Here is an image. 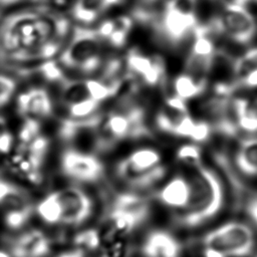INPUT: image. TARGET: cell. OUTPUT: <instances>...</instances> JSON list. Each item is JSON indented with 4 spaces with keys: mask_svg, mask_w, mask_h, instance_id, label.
Wrapping results in <instances>:
<instances>
[{
    "mask_svg": "<svg viewBox=\"0 0 257 257\" xmlns=\"http://www.w3.org/2000/svg\"><path fill=\"white\" fill-rule=\"evenodd\" d=\"M68 36V20L56 12L14 11L0 21V60L13 65L43 63L60 53Z\"/></svg>",
    "mask_w": 257,
    "mask_h": 257,
    "instance_id": "1",
    "label": "cell"
},
{
    "mask_svg": "<svg viewBox=\"0 0 257 257\" xmlns=\"http://www.w3.org/2000/svg\"><path fill=\"white\" fill-rule=\"evenodd\" d=\"M191 187L187 206L176 219L183 227H196L213 218L223 205V188L218 176L202 164L192 167L188 177Z\"/></svg>",
    "mask_w": 257,
    "mask_h": 257,
    "instance_id": "2",
    "label": "cell"
},
{
    "mask_svg": "<svg viewBox=\"0 0 257 257\" xmlns=\"http://www.w3.org/2000/svg\"><path fill=\"white\" fill-rule=\"evenodd\" d=\"M95 130L97 131L95 147L99 150L109 149L124 140L150 135L145 111L137 105L124 106L101 115Z\"/></svg>",
    "mask_w": 257,
    "mask_h": 257,
    "instance_id": "3",
    "label": "cell"
},
{
    "mask_svg": "<svg viewBox=\"0 0 257 257\" xmlns=\"http://www.w3.org/2000/svg\"><path fill=\"white\" fill-rule=\"evenodd\" d=\"M148 201L135 193L118 194L104 220L103 228L99 230L102 243H111L132 233L149 216Z\"/></svg>",
    "mask_w": 257,
    "mask_h": 257,
    "instance_id": "4",
    "label": "cell"
},
{
    "mask_svg": "<svg viewBox=\"0 0 257 257\" xmlns=\"http://www.w3.org/2000/svg\"><path fill=\"white\" fill-rule=\"evenodd\" d=\"M117 177L135 189H145L161 180L166 168L161 154L153 148H140L130 153L116 166Z\"/></svg>",
    "mask_w": 257,
    "mask_h": 257,
    "instance_id": "5",
    "label": "cell"
},
{
    "mask_svg": "<svg viewBox=\"0 0 257 257\" xmlns=\"http://www.w3.org/2000/svg\"><path fill=\"white\" fill-rule=\"evenodd\" d=\"M67 40L59 54V62L62 66L86 74L99 68L102 40L95 30L78 27Z\"/></svg>",
    "mask_w": 257,
    "mask_h": 257,
    "instance_id": "6",
    "label": "cell"
},
{
    "mask_svg": "<svg viewBox=\"0 0 257 257\" xmlns=\"http://www.w3.org/2000/svg\"><path fill=\"white\" fill-rule=\"evenodd\" d=\"M204 248H210L223 257H246L255 247L253 229L238 221L227 222L205 234L202 238Z\"/></svg>",
    "mask_w": 257,
    "mask_h": 257,
    "instance_id": "7",
    "label": "cell"
},
{
    "mask_svg": "<svg viewBox=\"0 0 257 257\" xmlns=\"http://www.w3.org/2000/svg\"><path fill=\"white\" fill-rule=\"evenodd\" d=\"M207 27L223 33L237 43L247 44L254 36L256 22L244 5L232 2L225 4L220 14Z\"/></svg>",
    "mask_w": 257,
    "mask_h": 257,
    "instance_id": "8",
    "label": "cell"
},
{
    "mask_svg": "<svg viewBox=\"0 0 257 257\" xmlns=\"http://www.w3.org/2000/svg\"><path fill=\"white\" fill-rule=\"evenodd\" d=\"M59 209V225L78 226L92 213L90 197L77 187H65L53 192Z\"/></svg>",
    "mask_w": 257,
    "mask_h": 257,
    "instance_id": "9",
    "label": "cell"
},
{
    "mask_svg": "<svg viewBox=\"0 0 257 257\" xmlns=\"http://www.w3.org/2000/svg\"><path fill=\"white\" fill-rule=\"evenodd\" d=\"M60 167L67 178L80 183L96 182L104 173L103 165L97 157L73 149L62 153Z\"/></svg>",
    "mask_w": 257,
    "mask_h": 257,
    "instance_id": "10",
    "label": "cell"
},
{
    "mask_svg": "<svg viewBox=\"0 0 257 257\" xmlns=\"http://www.w3.org/2000/svg\"><path fill=\"white\" fill-rule=\"evenodd\" d=\"M207 26H197L194 29V42L192 44L189 56L186 60V73L197 79H205L212 68L216 48Z\"/></svg>",
    "mask_w": 257,
    "mask_h": 257,
    "instance_id": "11",
    "label": "cell"
},
{
    "mask_svg": "<svg viewBox=\"0 0 257 257\" xmlns=\"http://www.w3.org/2000/svg\"><path fill=\"white\" fill-rule=\"evenodd\" d=\"M125 69L139 81L149 86H158L166 78L165 64L160 57L148 56L136 49L127 52Z\"/></svg>",
    "mask_w": 257,
    "mask_h": 257,
    "instance_id": "12",
    "label": "cell"
},
{
    "mask_svg": "<svg viewBox=\"0 0 257 257\" xmlns=\"http://www.w3.org/2000/svg\"><path fill=\"white\" fill-rule=\"evenodd\" d=\"M45 155L16 146L7 160L8 169L18 177L33 184L42 181V166Z\"/></svg>",
    "mask_w": 257,
    "mask_h": 257,
    "instance_id": "13",
    "label": "cell"
},
{
    "mask_svg": "<svg viewBox=\"0 0 257 257\" xmlns=\"http://www.w3.org/2000/svg\"><path fill=\"white\" fill-rule=\"evenodd\" d=\"M17 110L24 118L44 119L52 114L53 103L45 88L32 87L20 93L16 100Z\"/></svg>",
    "mask_w": 257,
    "mask_h": 257,
    "instance_id": "14",
    "label": "cell"
},
{
    "mask_svg": "<svg viewBox=\"0 0 257 257\" xmlns=\"http://www.w3.org/2000/svg\"><path fill=\"white\" fill-rule=\"evenodd\" d=\"M50 251V240L37 229L27 230L10 243L11 257H45Z\"/></svg>",
    "mask_w": 257,
    "mask_h": 257,
    "instance_id": "15",
    "label": "cell"
},
{
    "mask_svg": "<svg viewBox=\"0 0 257 257\" xmlns=\"http://www.w3.org/2000/svg\"><path fill=\"white\" fill-rule=\"evenodd\" d=\"M197 27L196 15H185L165 8L161 19V30L172 43L180 42L191 30Z\"/></svg>",
    "mask_w": 257,
    "mask_h": 257,
    "instance_id": "16",
    "label": "cell"
},
{
    "mask_svg": "<svg viewBox=\"0 0 257 257\" xmlns=\"http://www.w3.org/2000/svg\"><path fill=\"white\" fill-rule=\"evenodd\" d=\"M190 182L183 175H177L170 179L158 192V200L166 207L181 211L190 198Z\"/></svg>",
    "mask_w": 257,
    "mask_h": 257,
    "instance_id": "17",
    "label": "cell"
},
{
    "mask_svg": "<svg viewBox=\"0 0 257 257\" xmlns=\"http://www.w3.org/2000/svg\"><path fill=\"white\" fill-rule=\"evenodd\" d=\"M181 246L169 232L157 230L151 232L143 244L144 257H179Z\"/></svg>",
    "mask_w": 257,
    "mask_h": 257,
    "instance_id": "18",
    "label": "cell"
},
{
    "mask_svg": "<svg viewBox=\"0 0 257 257\" xmlns=\"http://www.w3.org/2000/svg\"><path fill=\"white\" fill-rule=\"evenodd\" d=\"M133 25L134 21L130 16L119 15L103 20L95 31L101 40L114 47H120L125 43Z\"/></svg>",
    "mask_w": 257,
    "mask_h": 257,
    "instance_id": "19",
    "label": "cell"
},
{
    "mask_svg": "<svg viewBox=\"0 0 257 257\" xmlns=\"http://www.w3.org/2000/svg\"><path fill=\"white\" fill-rule=\"evenodd\" d=\"M120 0H75L72 7L74 18L82 23L88 24L100 17Z\"/></svg>",
    "mask_w": 257,
    "mask_h": 257,
    "instance_id": "20",
    "label": "cell"
},
{
    "mask_svg": "<svg viewBox=\"0 0 257 257\" xmlns=\"http://www.w3.org/2000/svg\"><path fill=\"white\" fill-rule=\"evenodd\" d=\"M235 160L242 173L257 176V138H248L241 141Z\"/></svg>",
    "mask_w": 257,
    "mask_h": 257,
    "instance_id": "21",
    "label": "cell"
},
{
    "mask_svg": "<svg viewBox=\"0 0 257 257\" xmlns=\"http://www.w3.org/2000/svg\"><path fill=\"white\" fill-rule=\"evenodd\" d=\"M30 204L29 197L23 189L0 178V207L9 211Z\"/></svg>",
    "mask_w": 257,
    "mask_h": 257,
    "instance_id": "22",
    "label": "cell"
},
{
    "mask_svg": "<svg viewBox=\"0 0 257 257\" xmlns=\"http://www.w3.org/2000/svg\"><path fill=\"white\" fill-rule=\"evenodd\" d=\"M207 86V80L197 79L194 76L183 72L174 80L175 95L184 100L195 98L201 95Z\"/></svg>",
    "mask_w": 257,
    "mask_h": 257,
    "instance_id": "23",
    "label": "cell"
},
{
    "mask_svg": "<svg viewBox=\"0 0 257 257\" xmlns=\"http://www.w3.org/2000/svg\"><path fill=\"white\" fill-rule=\"evenodd\" d=\"M76 249L86 253H95L102 246V239L98 229H86L77 233L73 238Z\"/></svg>",
    "mask_w": 257,
    "mask_h": 257,
    "instance_id": "24",
    "label": "cell"
},
{
    "mask_svg": "<svg viewBox=\"0 0 257 257\" xmlns=\"http://www.w3.org/2000/svg\"><path fill=\"white\" fill-rule=\"evenodd\" d=\"M32 204L6 211L4 216V223L7 228L11 230H18L28 222L32 215Z\"/></svg>",
    "mask_w": 257,
    "mask_h": 257,
    "instance_id": "25",
    "label": "cell"
},
{
    "mask_svg": "<svg viewBox=\"0 0 257 257\" xmlns=\"http://www.w3.org/2000/svg\"><path fill=\"white\" fill-rule=\"evenodd\" d=\"M255 68H257V47L249 49L233 63V71L237 81Z\"/></svg>",
    "mask_w": 257,
    "mask_h": 257,
    "instance_id": "26",
    "label": "cell"
},
{
    "mask_svg": "<svg viewBox=\"0 0 257 257\" xmlns=\"http://www.w3.org/2000/svg\"><path fill=\"white\" fill-rule=\"evenodd\" d=\"M176 157L183 164L194 167L201 164L202 152L196 144H186L179 148Z\"/></svg>",
    "mask_w": 257,
    "mask_h": 257,
    "instance_id": "27",
    "label": "cell"
},
{
    "mask_svg": "<svg viewBox=\"0 0 257 257\" xmlns=\"http://www.w3.org/2000/svg\"><path fill=\"white\" fill-rule=\"evenodd\" d=\"M41 135V126L38 120L25 118L18 133V144H27Z\"/></svg>",
    "mask_w": 257,
    "mask_h": 257,
    "instance_id": "28",
    "label": "cell"
},
{
    "mask_svg": "<svg viewBox=\"0 0 257 257\" xmlns=\"http://www.w3.org/2000/svg\"><path fill=\"white\" fill-rule=\"evenodd\" d=\"M238 128L239 131H244L246 133L257 132V109L251 107L249 104L245 111L238 118Z\"/></svg>",
    "mask_w": 257,
    "mask_h": 257,
    "instance_id": "29",
    "label": "cell"
},
{
    "mask_svg": "<svg viewBox=\"0 0 257 257\" xmlns=\"http://www.w3.org/2000/svg\"><path fill=\"white\" fill-rule=\"evenodd\" d=\"M16 81L8 75L0 74V107L6 105L16 90Z\"/></svg>",
    "mask_w": 257,
    "mask_h": 257,
    "instance_id": "30",
    "label": "cell"
},
{
    "mask_svg": "<svg viewBox=\"0 0 257 257\" xmlns=\"http://www.w3.org/2000/svg\"><path fill=\"white\" fill-rule=\"evenodd\" d=\"M197 0H168L167 9L174 10L185 15H195Z\"/></svg>",
    "mask_w": 257,
    "mask_h": 257,
    "instance_id": "31",
    "label": "cell"
},
{
    "mask_svg": "<svg viewBox=\"0 0 257 257\" xmlns=\"http://www.w3.org/2000/svg\"><path fill=\"white\" fill-rule=\"evenodd\" d=\"M195 123H196V120L189 113L184 114L177 121L173 135L189 139L193 132Z\"/></svg>",
    "mask_w": 257,
    "mask_h": 257,
    "instance_id": "32",
    "label": "cell"
},
{
    "mask_svg": "<svg viewBox=\"0 0 257 257\" xmlns=\"http://www.w3.org/2000/svg\"><path fill=\"white\" fill-rule=\"evenodd\" d=\"M211 133H212V126L208 121L196 120L195 126L189 139H191L195 143H202L209 139Z\"/></svg>",
    "mask_w": 257,
    "mask_h": 257,
    "instance_id": "33",
    "label": "cell"
},
{
    "mask_svg": "<svg viewBox=\"0 0 257 257\" xmlns=\"http://www.w3.org/2000/svg\"><path fill=\"white\" fill-rule=\"evenodd\" d=\"M165 105L170 107L173 110H176V111H179V112H182V113H189L186 100L180 98L179 96H177L175 94L171 95V96H168L166 98Z\"/></svg>",
    "mask_w": 257,
    "mask_h": 257,
    "instance_id": "34",
    "label": "cell"
},
{
    "mask_svg": "<svg viewBox=\"0 0 257 257\" xmlns=\"http://www.w3.org/2000/svg\"><path fill=\"white\" fill-rule=\"evenodd\" d=\"M237 86H243L247 88H255L257 87V68L253 69L249 73H247L244 77L236 81Z\"/></svg>",
    "mask_w": 257,
    "mask_h": 257,
    "instance_id": "35",
    "label": "cell"
},
{
    "mask_svg": "<svg viewBox=\"0 0 257 257\" xmlns=\"http://www.w3.org/2000/svg\"><path fill=\"white\" fill-rule=\"evenodd\" d=\"M246 213L257 226V195L251 197L246 203Z\"/></svg>",
    "mask_w": 257,
    "mask_h": 257,
    "instance_id": "36",
    "label": "cell"
},
{
    "mask_svg": "<svg viewBox=\"0 0 257 257\" xmlns=\"http://www.w3.org/2000/svg\"><path fill=\"white\" fill-rule=\"evenodd\" d=\"M58 257H85V254L82 251H80L78 249H75V250L70 251V252L62 253Z\"/></svg>",
    "mask_w": 257,
    "mask_h": 257,
    "instance_id": "37",
    "label": "cell"
},
{
    "mask_svg": "<svg viewBox=\"0 0 257 257\" xmlns=\"http://www.w3.org/2000/svg\"><path fill=\"white\" fill-rule=\"evenodd\" d=\"M7 131H9V130L7 127V124H6V120L2 116H0V136H2Z\"/></svg>",
    "mask_w": 257,
    "mask_h": 257,
    "instance_id": "38",
    "label": "cell"
},
{
    "mask_svg": "<svg viewBox=\"0 0 257 257\" xmlns=\"http://www.w3.org/2000/svg\"><path fill=\"white\" fill-rule=\"evenodd\" d=\"M18 1H20V0H0V5L8 6V5H12Z\"/></svg>",
    "mask_w": 257,
    "mask_h": 257,
    "instance_id": "39",
    "label": "cell"
},
{
    "mask_svg": "<svg viewBox=\"0 0 257 257\" xmlns=\"http://www.w3.org/2000/svg\"><path fill=\"white\" fill-rule=\"evenodd\" d=\"M0 257H11V255L3 250H0Z\"/></svg>",
    "mask_w": 257,
    "mask_h": 257,
    "instance_id": "40",
    "label": "cell"
},
{
    "mask_svg": "<svg viewBox=\"0 0 257 257\" xmlns=\"http://www.w3.org/2000/svg\"><path fill=\"white\" fill-rule=\"evenodd\" d=\"M148 1H151V2H153V1H156V0H148Z\"/></svg>",
    "mask_w": 257,
    "mask_h": 257,
    "instance_id": "41",
    "label": "cell"
},
{
    "mask_svg": "<svg viewBox=\"0 0 257 257\" xmlns=\"http://www.w3.org/2000/svg\"><path fill=\"white\" fill-rule=\"evenodd\" d=\"M253 1H257V0H253Z\"/></svg>",
    "mask_w": 257,
    "mask_h": 257,
    "instance_id": "42",
    "label": "cell"
}]
</instances>
